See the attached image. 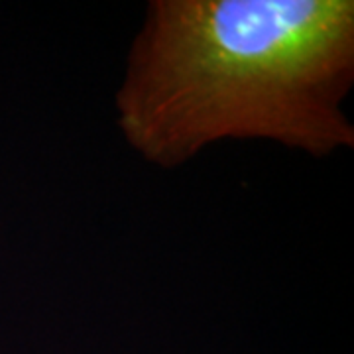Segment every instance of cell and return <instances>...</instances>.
<instances>
[{
	"instance_id": "obj_1",
	"label": "cell",
	"mask_w": 354,
	"mask_h": 354,
	"mask_svg": "<svg viewBox=\"0 0 354 354\" xmlns=\"http://www.w3.org/2000/svg\"><path fill=\"white\" fill-rule=\"evenodd\" d=\"M353 75L351 0H160L128 62L120 127L167 167L225 138L321 156L353 146Z\"/></svg>"
}]
</instances>
